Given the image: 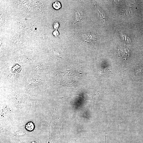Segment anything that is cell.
Listing matches in <instances>:
<instances>
[{"mask_svg":"<svg viewBox=\"0 0 143 143\" xmlns=\"http://www.w3.org/2000/svg\"><path fill=\"white\" fill-rule=\"evenodd\" d=\"M105 143H106V136L105 135Z\"/></svg>","mask_w":143,"mask_h":143,"instance_id":"obj_14","label":"cell"},{"mask_svg":"<svg viewBox=\"0 0 143 143\" xmlns=\"http://www.w3.org/2000/svg\"><path fill=\"white\" fill-rule=\"evenodd\" d=\"M119 55L120 57L125 59L129 56V52L127 48L125 47H121L119 50Z\"/></svg>","mask_w":143,"mask_h":143,"instance_id":"obj_4","label":"cell"},{"mask_svg":"<svg viewBox=\"0 0 143 143\" xmlns=\"http://www.w3.org/2000/svg\"><path fill=\"white\" fill-rule=\"evenodd\" d=\"M75 14L76 20L77 21H80L82 17L83 13L82 11L80 9H76Z\"/></svg>","mask_w":143,"mask_h":143,"instance_id":"obj_8","label":"cell"},{"mask_svg":"<svg viewBox=\"0 0 143 143\" xmlns=\"http://www.w3.org/2000/svg\"><path fill=\"white\" fill-rule=\"evenodd\" d=\"M53 7L55 9L58 10L61 8V5L60 2L56 1L53 4Z\"/></svg>","mask_w":143,"mask_h":143,"instance_id":"obj_9","label":"cell"},{"mask_svg":"<svg viewBox=\"0 0 143 143\" xmlns=\"http://www.w3.org/2000/svg\"><path fill=\"white\" fill-rule=\"evenodd\" d=\"M34 67L37 70L42 71L47 69L49 68V67L45 64L41 63L36 65Z\"/></svg>","mask_w":143,"mask_h":143,"instance_id":"obj_7","label":"cell"},{"mask_svg":"<svg viewBox=\"0 0 143 143\" xmlns=\"http://www.w3.org/2000/svg\"><path fill=\"white\" fill-rule=\"evenodd\" d=\"M53 34L54 36L56 37H57L59 36V33L57 30H56L53 32Z\"/></svg>","mask_w":143,"mask_h":143,"instance_id":"obj_13","label":"cell"},{"mask_svg":"<svg viewBox=\"0 0 143 143\" xmlns=\"http://www.w3.org/2000/svg\"><path fill=\"white\" fill-rule=\"evenodd\" d=\"M53 27L55 30H57V29L60 26V24L58 22H56L54 23L53 25Z\"/></svg>","mask_w":143,"mask_h":143,"instance_id":"obj_11","label":"cell"},{"mask_svg":"<svg viewBox=\"0 0 143 143\" xmlns=\"http://www.w3.org/2000/svg\"><path fill=\"white\" fill-rule=\"evenodd\" d=\"M122 37L123 39H124V40L125 42H130L129 38V37H128L126 35H124Z\"/></svg>","mask_w":143,"mask_h":143,"instance_id":"obj_12","label":"cell"},{"mask_svg":"<svg viewBox=\"0 0 143 143\" xmlns=\"http://www.w3.org/2000/svg\"><path fill=\"white\" fill-rule=\"evenodd\" d=\"M26 128L28 130L31 131L33 129L34 126L32 123L30 122L26 125Z\"/></svg>","mask_w":143,"mask_h":143,"instance_id":"obj_10","label":"cell"},{"mask_svg":"<svg viewBox=\"0 0 143 143\" xmlns=\"http://www.w3.org/2000/svg\"><path fill=\"white\" fill-rule=\"evenodd\" d=\"M42 81V77H33L31 80L29 85L30 86H37L41 83Z\"/></svg>","mask_w":143,"mask_h":143,"instance_id":"obj_6","label":"cell"},{"mask_svg":"<svg viewBox=\"0 0 143 143\" xmlns=\"http://www.w3.org/2000/svg\"><path fill=\"white\" fill-rule=\"evenodd\" d=\"M55 112L54 114L53 119L51 121L49 128V133L50 139L55 136L57 131L58 126L57 119L55 115Z\"/></svg>","mask_w":143,"mask_h":143,"instance_id":"obj_1","label":"cell"},{"mask_svg":"<svg viewBox=\"0 0 143 143\" xmlns=\"http://www.w3.org/2000/svg\"><path fill=\"white\" fill-rule=\"evenodd\" d=\"M82 37L84 41L88 42H93L96 40L95 36L89 33H86L82 34Z\"/></svg>","mask_w":143,"mask_h":143,"instance_id":"obj_3","label":"cell"},{"mask_svg":"<svg viewBox=\"0 0 143 143\" xmlns=\"http://www.w3.org/2000/svg\"><path fill=\"white\" fill-rule=\"evenodd\" d=\"M90 92L86 91H78L74 93V94L81 96L86 100H89L91 98L90 93Z\"/></svg>","mask_w":143,"mask_h":143,"instance_id":"obj_5","label":"cell"},{"mask_svg":"<svg viewBox=\"0 0 143 143\" xmlns=\"http://www.w3.org/2000/svg\"><path fill=\"white\" fill-rule=\"evenodd\" d=\"M12 100L17 108L21 109L24 103V99L21 96L16 92L13 93L12 96Z\"/></svg>","mask_w":143,"mask_h":143,"instance_id":"obj_2","label":"cell"}]
</instances>
